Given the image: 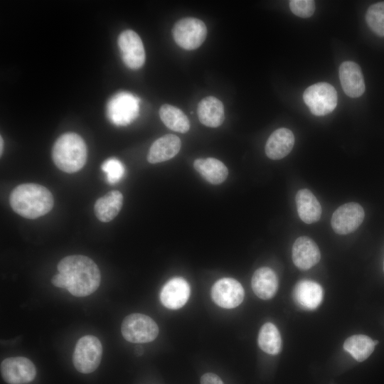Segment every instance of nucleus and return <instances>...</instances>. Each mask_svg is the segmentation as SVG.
Listing matches in <instances>:
<instances>
[{
    "label": "nucleus",
    "instance_id": "1",
    "mask_svg": "<svg viewBox=\"0 0 384 384\" xmlns=\"http://www.w3.org/2000/svg\"><path fill=\"white\" fill-rule=\"evenodd\" d=\"M58 270L66 278V289L75 297L90 295L100 284V270L88 257L80 255L67 256L59 262Z\"/></svg>",
    "mask_w": 384,
    "mask_h": 384
},
{
    "label": "nucleus",
    "instance_id": "2",
    "mask_svg": "<svg viewBox=\"0 0 384 384\" xmlns=\"http://www.w3.org/2000/svg\"><path fill=\"white\" fill-rule=\"evenodd\" d=\"M11 208L21 216L35 219L48 213L53 206L52 193L46 187L36 183H23L11 193Z\"/></svg>",
    "mask_w": 384,
    "mask_h": 384
},
{
    "label": "nucleus",
    "instance_id": "3",
    "mask_svg": "<svg viewBox=\"0 0 384 384\" xmlns=\"http://www.w3.org/2000/svg\"><path fill=\"white\" fill-rule=\"evenodd\" d=\"M52 157L55 166L66 173L80 170L87 160V147L78 134L68 132L62 134L54 143Z\"/></svg>",
    "mask_w": 384,
    "mask_h": 384
},
{
    "label": "nucleus",
    "instance_id": "4",
    "mask_svg": "<svg viewBox=\"0 0 384 384\" xmlns=\"http://www.w3.org/2000/svg\"><path fill=\"white\" fill-rule=\"evenodd\" d=\"M122 336L131 343H148L159 334L156 323L149 316L134 313L127 316L121 326Z\"/></svg>",
    "mask_w": 384,
    "mask_h": 384
},
{
    "label": "nucleus",
    "instance_id": "5",
    "mask_svg": "<svg viewBox=\"0 0 384 384\" xmlns=\"http://www.w3.org/2000/svg\"><path fill=\"white\" fill-rule=\"evenodd\" d=\"M102 355L100 341L92 335L80 338L76 343L73 362L78 371L90 373L99 366Z\"/></svg>",
    "mask_w": 384,
    "mask_h": 384
},
{
    "label": "nucleus",
    "instance_id": "6",
    "mask_svg": "<svg viewBox=\"0 0 384 384\" xmlns=\"http://www.w3.org/2000/svg\"><path fill=\"white\" fill-rule=\"evenodd\" d=\"M173 38L183 49L191 50L200 47L207 36V28L201 20L187 17L178 20L172 28Z\"/></svg>",
    "mask_w": 384,
    "mask_h": 384
},
{
    "label": "nucleus",
    "instance_id": "7",
    "mask_svg": "<svg viewBox=\"0 0 384 384\" xmlns=\"http://www.w3.org/2000/svg\"><path fill=\"white\" fill-rule=\"evenodd\" d=\"M303 100L311 114L315 116H324L336 108L338 95L331 84L317 82L304 90Z\"/></svg>",
    "mask_w": 384,
    "mask_h": 384
},
{
    "label": "nucleus",
    "instance_id": "8",
    "mask_svg": "<svg viewBox=\"0 0 384 384\" xmlns=\"http://www.w3.org/2000/svg\"><path fill=\"white\" fill-rule=\"evenodd\" d=\"M107 116L117 126H126L139 114V99L128 92L113 95L107 105Z\"/></svg>",
    "mask_w": 384,
    "mask_h": 384
},
{
    "label": "nucleus",
    "instance_id": "9",
    "mask_svg": "<svg viewBox=\"0 0 384 384\" xmlns=\"http://www.w3.org/2000/svg\"><path fill=\"white\" fill-rule=\"evenodd\" d=\"M365 213L363 207L354 202L345 203L333 213L331 225L334 231L340 235L354 232L363 223Z\"/></svg>",
    "mask_w": 384,
    "mask_h": 384
},
{
    "label": "nucleus",
    "instance_id": "10",
    "mask_svg": "<svg viewBox=\"0 0 384 384\" xmlns=\"http://www.w3.org/2000/svg\"><path fill=\"white\" fill-rule=\"evenodd\" d=\"M1 373L9 384H26L36 377L34 364L25 357H10L1 363Z\"/></svg>",
    "mask_w": 384,
    "mask_h": 384
},
{
    "label": "nucleus",
    "instance_id": "11",
    "mask_svg": "<svg viewBox=\"0 0 384 384\" xmlns=\"http://www.w3.org/2000/svg\"><path fill=\"white\" fill-rule=\"evenodd\" d=\"M244 295L242 286L233 278H222L215 282L211 288V297L213 302L225 309H232L240 305Z\"/></svg>",
    "mask_w": 384,
    "mask_h": 384
},
{
    "label": "nucleus",
    "instance_id": "12",
    "mask_svg": "<svg viewBox=\"0 0 384 384\" xmlns=\"http://www.w3.org/2000/svg\"><path fill=\"white\" fill-rule=\"evenodd\" d=\"M118 46L124 64L131 69H139L145 62V51L139 36L126 30L118 38Z\"/></svg>",
    "mask_w": 384,
    "mask_h": 384
},
{
    "label": "nucleus",
    "instance_id": "13",
    "mask_svg": "<svg viewBox=\"0 0 384 384\" xmlns=\"http://www.w3.org/2000/svg\"><path fill=\"white\" fill-rule=\"evenodd\" d=\"M190 292V286L186 280L182 277H174L162 287L160 299L165 307L178 309L186 304Z\"/></svg>",
    "mask_w": 384,
    "mask_h": 384
},
{
    "label": "nucleus",
    "instance_id": "14",
    "mask_svg": "<svg viewBox=\"0 0 384 384\" xmlns=\"http://www.w3.org/2000/svg\"><path fill=\"white\" fill-rule=\"evenodd\" d=\"M339 79L344 92L350 97H358L365 92L361 67L353 61H344L339 67Z\"/></svg>",
    "mask_w": 384,
    "mask_h": 384
},
{
    "label": "nucleus",
    "instance_id": "15",
    "mask_svg": "<svg viewBox=\"0 0 384 384\" xmlns=\"http://www.w3.org/2000/svg\"><path fill=\"white\" fill-rule=\"evenodd\" d=\"M321 258L319 247L309 237L298 238L292 247V260L296 267L306 270L316 265Z\"/></svg>",
    "mask_w": 384,
    "mask_h": 384
},
{
    "label": "nucleus",
    "instance_id": "16",
    "mask_svg": "<svg viewBox=\"0 0 384 384\" xmlns=\"http://www.w3.org/2000/svg\"><path fill=\"white\" fill-rule=\"evenodd\" d=\"M294 144L292 132L287 128H279L269 137L265 144V154L272 160L281 159L290 153Z\"/></svg>",
    "mask_w": 384,
    "mask_h": 384
},
{
    "label": "nucleus",
    "instance_id": "17",
    "mask_svg": "<svg viewBox=\"0 0 384 384\" xmlns=\"http://www.w3.org/2000/svg\"><path fill=\"white\" fill-rule=\"evenodd\" d=\"M293 297L296 303L303 309L313 310L322 302L323 289L316 282L301 280L294 288Z\"/></svg>",
    "mask_w": 384,
    "mask_h": 384
},
{
    "label": "nucleus",
    "instance_id": "18",
    "mask_svg": "<svg viewBox=\"0 0 384 384\" xmlns=\"http://www.w3.org/2000/svg\"><path fill=\"white\" fill-rule=\"evenodd\" d=\"M181 139L174 134H166L157 139L151 146L147 161L151 164H156L169 160L180 151Z\"/></svg>",
    "mask_w": 384,
    "mask_h": 384
},
{
    "label": "nucleus",
    "instance_id": "19",
    "mask_svg": "<svg viewBox=\"0 0 384 384\" xmlns=\"http://www.w3.org/2000/svg\"><path fill=\"white\" fill-rule=\"evenodd\" d=\"M197 114L200 122L209 127H218L225 119L223 104L213 96H208L199 102Z\"/></svg>",
    "mask_w": 384,
    "mask_h": 384
},
{
    "label": "nucleus",
    "instance_id": "20",
    "mask_svg": "<svg viewBox=\"0 0 384 384\" xmlns=\"http://www.w3.org/2000/svg\"><path fill=\"white\" fill-rule=\"evenodd\" d=\"M252 288L254 293L262 299H270L276 294L278 279L275 272L270 267L257 269L252 277Z\"/></svg>",
    "mask_w": 384,
    "mask_h": 384
},
{
    "label": "nucleus",
    "instance_id": "21",
    "mask_svg": "<svg viewBox=\"0 0 384 384\" xmlns=\"http://www.w3.org/2000/svg\"><path fill=\"white\" fill-rule=\"evenodd\" d=\"M295 201L298 215L303 222L311 224L320 219L321 206L310 190L303 188L298 191Z\"/></svg>",
    "mask_w": 384,
    "mask_h": 384
},
{
    "label": "nucleus",
    "instance_id": "22",
    "mask_svg": "<svg viewBox=\"0 0 384 384\" xmlns=\"http://www.w3.org/2000/svg\"><path fill=\"white\" fill-rule=\"evenodd\" d=\"M122 204V194L118 191H110L96 201L94 206L95 215L102 222H110L117 215Z\"/></svg>",
    "mask_w": 384,
    "mask_h": 384
},
{
    "label": "nucleus",
    "instance_id": "23",
    "mask_svg": "<svg viewBox=\"0 0 384 384\" xmlns=\"http://www.w3.org/2000/svg\"><path fill=\"white\" fill-rule=\"evenodd\" d=\"M193 167L208 182L215 185L223 183L228 174L225 165L215 158L197 159Z\"/></svg>",
    "mask_w": 384,
    "mask_h": 384
},
{
    "label": "nucleus",
    "instance_id": "24",
    "mask_svg": "<svg viewBox=\"0 0 384 384\" xmlns=\"http://www.w3.org/2000/svg\"><path fill=\"white\" fill-rule=\"evenodd\" d=\"M378 343L366 335H353L345 341L343 348L357 361L361 362L370 356Z\"/></svg>",
    "mask_w": 384,
    "mask_h": 384
},
{
    "label": "nucleus",
    "instance_id": "25",
    "mask_svg": "<svg viewBox=\"0 0 384 384\" xmlns=\"http://www.w3.org/2000/svg\"><path fill=\"white\" fill-rule=\"evenodd\" d=\"M159 112L161 121L169 129L180 133L189 130V119L179 108L165 104L160 107Z\"/></svg>",
    "mask_w": 384,
    "mask_h": 384
},
{
    "label": "nucleus",
    "instance_id": "26",
    "mask_svg": "<svg viewBox=\"0 0 384 384\" xmlns=\"http://www.w3.org/2000/svg\"><path fill=\"white\" fill-rule=\"evenodd\" d=\"M258 345L265 353L277 355L282 348L280 334L274 324L267 322L262 325L258 335Z\"/></svg>",
    "mask_w": 384,
    "mask_h": 384
},
{
    "label": "nucleus",
    "instance_id": "27",
    "mask_svg": "<svg viewBox=\"0 0 384 384\" xmlns=\"http://www.w3.org/2000/svg\"><path fill=\"white\" fill-rule=\"evenodd\" d=\"M366 21L375 34L384 37V1L369 6L366 14Z\"/></svg>",
    "mask_w": 384,
    "mask_h": 384
},
{
    "label": "nucleus",
    "instance_id": "28",
    "mask_svg": "<svg viewBox=\"0 0 384 384\" xmlns=\"http://www.w3.org/2000/svg\"><path fill=\"white\" fill-rule=\"evenodd\" d=\"M101 168L106 174L107 181L111 184L119 182L124 174L122 163L115 158H110L105 161Z\"/></svg>",
    "mask_w": 384,
    "mask_h": 384
},
{
    "label": "nucleus",
    "instance_id": "29",
    "mask_svg": "<svg viewBox=\"0 0 384 384\" xmlns=\"http://www.w3.org/2000/svg\"><path fill=\"white\" fill-rule=\"evenodd\" d=\"M289 8L292 12L302 18H309L315 11V2L312 0H291Z\"/></svg>",
    "mask_w": 384,
    "mask_h": 384
},
{
    "label": "nucleus",
    "instance_id": "30",
    "mask_svg": "<svg viewBox=\"0 0 384 384\" xmlns=\"http://www.w3.org/2000/svg\"><path fill=\"white\" fill-rule=\"evenodd\" d=\"M201 384H224L222 380L216 374L206 373L201 378Z\"/></svg>",
    "mask_w": 384,
    "mask_h": 384
},
{
    "label": "nucleus",
    "instance_id": "31",
    "mask_svg": "<svg viewBox=\"0 0 384 384\" xmlns=\"http://www.w3.org/2000/svg\"><path fill=\"white\" fill-rule=\"evenodd\" d=\"M51 282L55 287L64 289L67 288V279L61 273L54 275L51 279Z\"/></svg>",
    "mask_w": 384,
    "mask_h": 384
},
{
    "label": "nucleus",
    "instance_id": "32",
    "mask_svg": "<svg viewBox=\"0 0 384 384\" xmlns=\"http://www.w3.org/2000/svg\"><path fill=\"white\" fill-rule=\"evenodd\" d=\"M0 152H1V155L2 154V151H3V145H4V142H3V139H2V137L1 136V139H0Z\"/></svg>",
    "mask_w": 384,
    "mask_h": 384
},
{
    "label": "nucleus",
    "instance_id": "33",
    "mask_svg": "<svg viewBox=\"0 0 384 384\" xmlns=\"http://www.w3.org/2000/svg\"><path fill=\"white\" fill-rule=\"evenodd\" d=\"M383 270H384V265H383Z\"/></svg>",
    "mask_w": 384,
    "mask_h": 384
}]
</instances>
